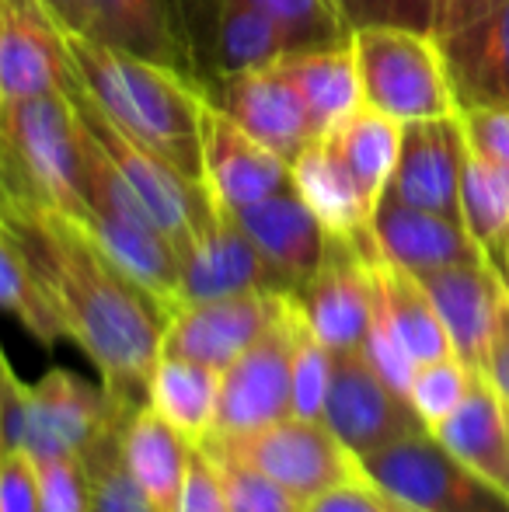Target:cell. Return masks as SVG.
<instances>
[{"label": "cell", "mask_w": 509, "mask_h": 512, "mask_svg": "<svg viewBox=\"0 0 509 512\" xmlns=\"http://www.w3.org/2000/svg\"><path fill=\"white\" fill-rule=\"evenodd\" d=\"M67 49L81 91L119 133L178 175L203 182V95L189 77L91 35L67 32Z\"/></svg>", "instance_id": "2"}, {"label": "cell", "mask_w": 509, "mask_h": 512, "mask_svg": "<svg viewBox=\"0 0 509 512\" xmlns=\"http://www.w3.org/2000/svg\"><path fill=\"white\" fill-rule=\"evenodd\" d=\"M370 234H374L377 251L387 262L412 272V276H426V272L450 269V265L464 262H485L461 220L405 206L391 196H384L377 203Z\"/></svg>", "instance_id": "20"}, {"label": "cell", "mask_w": 509, "mask_h": 512, "mask_svg": "<svg viewBox=\"0 0 509 512\" xmlns=\"http://www.w3.org/2000/svg\"><path fill=\"white\" fill-rule=\"evenodd\" d=\"M203 450L210 453L213 467H217V474H220L227 512H304V502H300L297 495H290L279 481H272L269 474H262L258 467L231 457V453L210 450V446H203Z\"/></svg>", "instance_id": "34"}, {"label": "cell", "mask_w": 509, "mask_h": 512, "mask_svg": "<svg viewBox=\"0 0 509 512\" xmlns=\"http://www.w3.org/2000/svg\"><path fill=\"white\" fill-rule=\"evenodd\" d=\"M349 28L363 25H401V0H339Z\"/></svg>", "instance_id": "44"}, {"label": "cell", "mask_w": 509, "mask_h": 512, "mask_svg": "<svg viewBox=\"0 0 509 512\" xmlns=\"http://www.w3.org/2000/svg\"><path fill=\"white\" fill-rule=\"evenodd\" d=\"M363 105L405 122L457 115L440 39L412 25L353 28Z\"/></svg>", "instance_id": "5"}, {"label": "cell", "mask_w": 509, "mask_h": 512, "mask_svg": "<svg viewBox=\"0 0 509 512\" xmlns=\"http://www.w3.org/2000/svg\"><path fill=\"white\" fill-rule=\"evenodd\" d=\"M363 474L422 512H509V492L457 460L433 432H415L360 460Z\"/></svg>", "instance_id": "8"}, {"label": "cell", "mask_w": 509, "mask_h": 512, "mask_svg": "<svg viewBox=\"0 0 509 512\" xmlns=\"http://www.w3.org/2000/svg\"><path fill=\"white\" fill-rule=\"evenodd\" d=\"M234 216L245 227V234L252 237L258 255L265 258L279 290L297 293L314 276L321 255H325L328 230L321 227L314 209L304 203L297 185H286L276 196L262 199V203L241 209Z\"/></svg>", "instance_id": "19"}, {"label": "cell", "mask_w": 509, "mask_h": 512, "mask_svg": "<svg viewBox=\"0 0 509 512\" xmlns=\"http://www.w3.org/2000/svg\"><path fill=\"white\" fill-rule=\"evenodd\" d=\"M457 460L475 467L478 474L492 478L496 485H506L509 474V418L492 391V384L475 373L464 401L443 418L436 429H429Z\"/></svg>", "instance_id": "24"}, {"label": "cell", "mask_w": 509, "mask_h": 512, "mask_svg": "<svg viewBox=\"0 0 509 512\" xmlns=\"http://www.w3.org/2000/svg\"><path fill=\"white\" fill-rule=\"evenodd\" d=\"M70 102H74L77 115L84 119V126L95 133V140L105 147V154L116 161V168L123 171V178L133 185V192L140 196V203L147 206V213L154 216V223L171 237L178 251L210 223V216L217 213V199L210 196L206 182H192V178L178 175L171 164H164L161 157H154L150 150H143L140 143H133L126 133H119L105 112L91 102L81 91V84L70 88Z\"/></svg>", "instance_id": "9"}, {"label": "cell", "mask_w": 509, "mask_h": 512, "mask_svg": "<svg viewBox=\"0 0 509 512\" xmlns=\"http://www.w3.org/2000/svg\"><path fill=\"white\" fill-rule=\"evenodd\" d=\"M77 84L67 28L42 0H0V98L70 91Z\"/></svg>", "instance_id": "12"}, {"label": "cell", "mask_w": 509, "mask_h": 512, "mask_svg": "<svg viewBox=\"0 0 509 512\" xmlns=\"http://www.w3.org/2000/svg\"><path fill=\"white\" fill-rule=\"evenodd\" d=\"M0 102H4V98H0Z\"/></svg>", "instance_id": "51"}, {"label": "cell", "mask_w": 509, "mask_h": 512, "mask_svg": "<svg viewBox=\"0 0 509 512\" xmlns=\"http://www.w3.org/2000/svg\"><path fill=\"white\" fill-rule=\"evenodd\" d=\"M374 234H328L325 255L314 276L293 297L311 335L332 352L363 349L374 317V276H370Z\"/></svg>", "instance_id": "10"}, {"label": "cell", "mask_w": 509, "mask_h": 512, "mask_svg": "<svg viewBox=\"0 0 509 512\" xmlns=\"http://www.w3.org/2000/svg\"><path fill=\"white\" fill-rule=\"evenodd\" d=\"M457 112L475 105L509 108V0L440 39Z\"/></svg>", "instance_id": "21"}, {"label": "cell", "mask_w": 509, "mask_h": 512, "mask_svg": "<svg viewBox=\"0 0 509 512\" xmlns=\"http://www.w3.org/2000/svg\"><path fill=\"white\" fill-rule=\"evenodd\" d=\"M42 4L70 35H91V28H95L91 0H42Z\"/></svg>", "instance_id": "45"}, {"label": "cell", "mask_w": 509, "mask_h": 512, "mask_svg": "<svg viewBox=\"0 0 509 512\" xmlns=\"http://www.w3.org/2000/svg\"><path fill=\"white\" fill-rule=\"evenodd\" d=\"M503 0H436L433 11V35L443 39V35L457 32V28L471 25L475 18H482L485 11H492Z\"/></svg>", "instance_id": "43"}, {"label": "cell", "mask_w": 509, "mask_h": 512, "mask_svg": "<svg viewBox=\"0 0 509 512\" xmlns=\"http://www.w3.org/2000/svg\"><path fill=\"white\" fill-rule=\"evenodd\" d=\"M325 425L356 453L384 450L405 436H415L426 425L401 391H394L381 373L370 366L363 349L332 352V384L325 401Z\"/></svg>", "instance_id": "11"}, {"label": "cell", "mask_w": 509, "mask_h": 512, "mask_svg": "<svg viewBox=\"0 0 509 512\" xmlns=\"http://www.w3.org/2000/svg\"><path fill=\"white\" fill-rule=\"evenodd\" d=\"M220 373L182 356H164L147 380V405L157 408L182 436L203 443L217 422Z\"/></svg>", "instance_id": "28"}, {"label": "cell", "mask_w": 509, "mask_h": 512, "mask_svg": "<svg viewBox=\"0 0 509 512\" xmlns=\"http://www.w3.org/2000/svg\"><path fill=\"white\" fill-rule=\"evenodd\" d=\"M328 384H332V349L321 345L304 321L297 352H293V415L325 422Z\"/></svg>", "instance_id": "36"}, {"label": "cell", "mask_w": 509, "mask_h": 512, "mask_svg": "<svg viewBox=\"0 0 509 512\" xmlns=\"http://www.w3.org/2000/svg\"><path fill=\"white\" fill-rule=\"evenodd\" d=\"M433 11H436V0H401V25L433 32Z\"/></svg>", "instance_id": "46"}, {"label": "cell", "mask_w": 509, "mask_h": 512, "mask_svg": "<svg viewBox=\"0 0 509 512\" xmlns=\"http://www.w3.org/2000/svg\"><path fill=\"white\" fill-rule=\"evenodd\" d=\"M471 377L475 373L457 356H443L433 359V363L415 366L412 380H408V405L415 408V415L426 425V432L436 429L450 411L461 405L471 387Z\"/></svg>", "instance_id": "35"}, {"label": "cell", "mask_w": 509, "mask_h": 512, "mask_svg": "<svg viewBox=\"0 0 509 512\" xmlns=\"http://www.w3.org/2000/svg\"><path fill=\"white\" fill-rule=\"evenodd\" d=\"M203 98L217 105L224 115H231L262 147L276 150L286 164H293L314 140H321L304 102L293 91L290 77L279 67V60L245 70V74L224 77L210 91H203Z\"/></svg>", "instance_id": "13"}, {"label": "cell", "mask_w": 509, "mask_h": 512, "mask_svg": "<svg viewBox=\"0 0 509 512\" xmlns=\"http://www.w3.org/2000/svg\"><path fill=\"white\" fill-rule=\"evenodd\" d=\"M70 95V91H67ZM81 119V115H77ZM81 213L77 223L123 272L150 290L164 307H178V248L154 223L147 206L123 178L105 147L81 119Z\"/></svg>", "instance_id": "3"}, {"label": "cell", "mask_w": 509, "mask_h": 512, "mask_svg": "<svg viewBox=\"0 0 509 512\" xmlns=\"http://www.w3.org/2000/svg\"><path fill=\"white\" fill-rule=\"evenodd\" d=\"M464 161H468V143H464V129L457 115L405 122L398 164H394L384 196L461 220Z\"/></svg>", "instance_id": "14"}, {"label": "cell", "mask_w": 509, "mask_h": 512, "mask_svg": "<svg viewBox=\"0 0 509 512\" xmlns=\"http://www.w3.org/2000/svg\"><path fill=\"white\" fill-rule=\"evenodd\" d=\"M175 512H227L220 474H217V467H213L210 453H206L199 443H196V450H192V457H189V471H185Z\"/></svg>", "instance_id": "41"}, {"label": "cell", "mask_w": 509, "mask_h": 512, "mask_svg": "<svg viewBox=\"0 0 509 512\" xmlns=\"http://www.w3.org/2000/svg\"><path fill=\"white\" fill-rule=\"evenodd\" d=\"M293 185L304 196V203L314 209L321 227L328 234L339 237H363L370 234V220H374V206L353 182L349 168L342 157L328 147V140H314L297 161L290 164Z\"/></svg>", "instance_id": "25"}, {"label": "cell", "mask_w": 509, "mask_h": 512, "mask_svg": "<svg viewBox=\"0 0 509 512\" xmlns=\"http://www.w3.org/2000/svg\"><path fill=\"white\" fill-rule=\"evenodd\" d=\"M279 67L290 77L293 91H297L300 102H304L318 136L332 133V129L339 126V122H346L356 108H363L353 35L342 42H328V46L283 53L279 56Z\"/></svg>", "instance_id": "23"}, {"label": "cell", "mask_w": 509, "mask_h": 512, "mask_svg": "<svg viewBox=\"0 0 509 512\" xmlns=\"http://www.w3.org/2000/svg\"><path fill=\"white\" fill-rule=\"evenodd\" d=\"M255 290L283 293L238 216L217 203L210 223L178 251V307Z\"/></svg>", "instance_id": "16"}, {"label": "cell", "mask_w": 509, "mask_h": 512, "mask_svg": "<svg viewBox=\"0 0 509 512\" xmlns=\"http://www.w3.org/2000/svg\"><path fill=\"white\" fill-rule=\"evenodd\" d=\"M304 512H422L408 506L405 499H398L394 492H387L384 485H377L374 478L360 474L353 481H342L332 492L318 495L304 506Z\"/></svg>", "instance_id": "38"}, {"label": "cell", "mask_w": 509, "mask_h": 512, "mask_svg": "<svg viewBox=\"0 0 509 512\" xmlns=\"http://www.w3.org/2000/svg\"><path fill=\"white\" fill-rule=\"evenodd\" d=\"M506 286H509V279H506Z\"/></svg>", "instance_id": "50"}, {"label": "cell", "mask_w": 509, "mask_h": 512, "mask_svg": "<svg viewBox=\"0 0 509 512\" xmlns=\"http://www.w3.org/2000/svg\"><path fill=\"white\" fill-rule=\"evenodd\" d=\"M199 122H203V182L224 209L241 213L293 185L290 164L276 150L262 147L255 136H248L231 115H224L206 98Z\"/></svg>", "instance_id": "17"}, {"label": "cell", "mask_w": 509, "mask_h": 512, "mask_svg": "<svg viewBox=\"0 0 509 512\" xmlns=\"http://www.w3.org/2000/svg\"><path fill=\"white\" fill-rule=\"evenodd\" d=\"M283 32L286 49H311L353 35L339 0H252Z\"/></svg>", "instance_id": "33"}, {"label": "cell", "mask_w": 509, "mask_h": 512, "mask_svg": "<svg viewBox=\"0 0 509 512\" xmlns=\"http://www.w3.org/2000/svg\"><path fill=\"white\" fill-rule=\"evenodd\" d=\"M0 310L18 317V321L46 345L67 338L39 269H35L32 258H28L25 248L18 244V237H14L4 223H0Z\"/></svg>", "instance_id": "31"}, {"label": "cell", "mask_w": 509, "mask_h": 512, "mask_svg": "<svg viewBox=\"0 0 509 512\" xmlns=\"http://www.w3.org/2000/svg\"><path fill=\"white\" fill-rule=\"evenodd\" d=\"M464 129V143L471 154L499 164L509 171V108L499 105H475L457 112Z\"/></svg>", "instance_id": "39"}, {"label": "cell", "mask_w": 509, "mask_h": 512, "mask_svg": "<svg viewBox=\"0 0 509 512\" xmlns=\"http://www.w3.org/2000/svg\"><path fill=\"white\" fill-rule=\"evenodd\" d=\"M482 377L492 384V391L499 394L506 408V418H509V293L499 307V321H496V331H492V345H489V359H485V370Z\"/></svg>", "instance_id": "42"}, {"label": "cell", "mask_w": 509, "mask_h": 512, "mask_svg": "<svg viewBox=\"0 0 509 512\" xmlns=\"http://www.w3.org/2000/svg\"><path fill=\"white\" fill-rule=\"evenodd\" d=\"M203 446L258 467L290 495H297L304 506L318 495L332 492L342 481L363 474L360 457L321 418L290 415L283 422L262 425V429L241 432V436H206Z\"/></svg>", "instance_id": "7"}, {"label": "cell", "mask_w": 509, "mask_h": 512, "mask_svg": "<svg viewBox=\"0 0 509 512\" xmlns=\"http://www.w3.org/2000/svg\"><path fill=\"white\" fill-rule=\"evenodd\" d=\"M461 223L499 279H509V171L471 154L461 175ZM509 290V286H506Z\"/></svg>", "instance_id": "29"}, {"label": "cell", "mask_w": 509, "mask_h": 512, "mask_svg": "<svg viewBox=\"0 0 509 512\" xmlns=\"http://www.w3.org/2000/svg\"><path fill=\"white\" fill-rule=\"evenodd\" d=\"M129 411L133 408H119L105 387H91L70 370H49L32 387L11 370L0 405V446L25 450L35 460L84 457Z\"/></svg>", "instance_id": "4"}, {"label": "cell", "mask_w": 509, "mask_h": 512, "mask_svg": "<svg viewBox=\"0 0 509 512\" xmlns=\"http://www.w3.org/2000/svg\"><path fill=\"white\" fill-rule=\"evenodd\" d=\"M164 4H168L171 21H175V32H178V39H182V46H185V32H189L192 18H196V11L203 7V0H164ZM185 53H189V46H185Z\"/></svg>", "instance_id": "47"}, {"label": "cell", "mask_w": 509, "mask_h": 512, "mask_svg": "<svg viewBox=\"0 0 509 512\" xmlns=\"http://www.w3.org/2000/svg\"><path fill=\"white\" fill-rule=\"evenodd\" d=\"M503 488H506V492H509V474H506V485H503Z\"/></svg>", "instance_id": "49"}, {"label": "cell", "mask_w": 509, "mask_h": 512, "mask_svg": "<svg viewBox=\"0 0 509 512\" xmlns=\"http://www.w3.org/2000/svg\"><path fill=\"white\" fill-rule=\"evenodd\" d=\"M325 140L342 157L367 203L377 209L387 192V182H391L394 164H398L401 122L363 105L346 122H339L332 133H325Z\"/></svg>", "instance_id": "30"}, {"label": "cell", "mask_w": 509, "mask_h": 512, "mask_svg": "<svg viewBox=\"0 0 509 512\" xmlns=\"http://www.w3.org/2000/svg\"><path fill=\"white\" fill-rule=\"evenodd\" d=\"M91 39L175 67L192 81V60L175 32L164 0H91Z\"/></svg>", "instance_id": "26"}, {"label": "cell", "mask_w": 509, "mask_h": 512, "mask_svg": "<svg viewBox=\"0 0 509 512\" xmlns=\"http://www.w3.org/2000/svg\"><path fill=\"white\" fill-rule=\"evenodd\" d=\"M119 429H123V418L81 457L88 471V512H161L126 471Z\"/></svg>", "instance_id": "32"}, {"label": "cell", "mask_w": 509, "mask_h": 512, "mask_svg": "<svg viewBox=\"0 0 509 512\" xmlns=\"http://www.w3.org/2000/svg\"><path fill=\"white\" fill-rule=\"evenodd\" d=\"M39 269L63 335L81 345L119 408L147 401V380L161 359L168 307L119 269L98 241L56 209L0 220Z\"/></svg>", "instance_id": "1"}, {"label": "cell", "mask_w": 509, "mask_h": 512, "mask_svg": "<svg viewBox=\"0 0 509 512\" xmlns=\"http://www.w3.org/2000/svg\"><path fill=\"white\" fill-rule=\"evenodd\" d=\"M0 512H39V474L25 450L0 446Z\"/></svg>", "instance_id": "40"}, {"label": "cell", "mask_w": 509, "mask_h": 512, "mask_svg": "<svg viewBox=\"0 0 509 512\" xmlns=\"http://www.w3.org/2000/svg\"><path fill=\"white\" fill-rule=\"evenodd\" d=\"M119 450H123L126 471L147 492V499L161 512H175L196 443L189 436H182L161 411L143 401L123 418Z\"/></svg>", "instance_id": "22"}, {"label": "cell", "mask_w": 509, "mask_h": 512, "mask_svg": "<svg viewBox=\"0 0 509 512\" xmlns=\"http://www.w3.org/2000/svg\"><path fill=\"white\" fill-rule=\"evenodd\" d=\"M304 314L293 293H283L265 331L220 373L217 422L210 436H241L293 415V352Z\"/></svg>", "instance_id": "6"}, {"label": "cell", "mask_w": 509, "mask_h": 512, "mask_svg": "<svg viewBox=\"0 0 509 512\" xmlns=\"http://www.w3.org/2000/svg\"><path fill=\"white\" fill-rule=\"evenodd\" d=\"M279 300H283V293L255 290L175 307L168 317V328H164L161 352L224 373L262 335L265 324L276 314Z\"/></svg>", "instance_id": "15"}, {"label": "cell", "mask_w": 509, "mask_h": 512, "mask_svg": "<svg viewBox=\"0 0 509 512\" xmlns=\"http://www.w3.org/2000/svg\"><path fill=\"white\" fill-rule=\"evenodd\" d=\"M429 293L443 331L450 338V352L468 366L471 373L485 370L492 331L499 321V307L506 300V283L485 262H464L450 269H436L415 276Z\"/></svg>", "instance_id": "18"}, {"label": "cell", "mask_w": 509, "mask_h": 512, "mask_svg": "<svg viewBox=\"0 0 509 512\" xmlns=\"http://www.w3.org/2000/svg\"><path fill=\"white\" fill-rule=\"evenodd\" d=\"M370 276H374V290L381 300L387 321H391L394 335L401 338V345L408 349V356L419 363H433V359L454 356L450 352V338L443 331V321L436 314L429 293L422 290V283L412 272L398 269L377 251H370Z\"/></svg>", "instance_id": "27"}, {"label": "cell", "mask_w": 509, "mask_h": 512, "mask_svg": "<svg viewBox=\"0 0 509 512\" xmlns=\"http://www.w3.org/2000/svg\"><path fill=\"white\" fill-rule=\"evenodd\" d=\"M35 474H39V512H88V471L81 457L35 460Z\"/></svg>", "instance_id": "37"}, {"label": "cell", "mask_w": 509, "mask_h": 512, "mask_svg": "<svg viewBox=\"0 0 509 512\" xmlns=\"http://www.w3.org/2000/svg\"><path fill=\"white\" fill-rule=\"evenodd\" d=\"M7 373H11V363H7L4 349H0V405H4V384H7Z\"/></svg>", "instance_id": "48"}]
</instances>
